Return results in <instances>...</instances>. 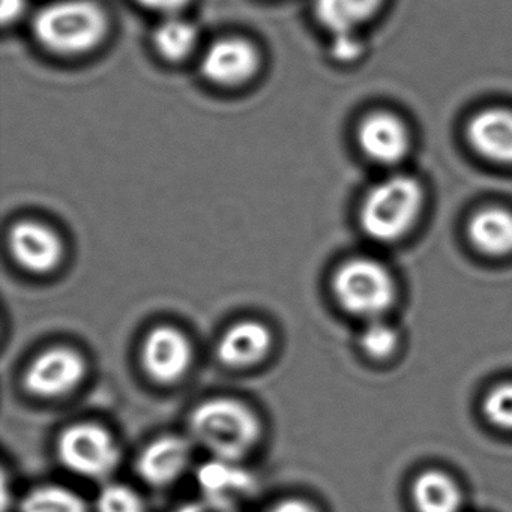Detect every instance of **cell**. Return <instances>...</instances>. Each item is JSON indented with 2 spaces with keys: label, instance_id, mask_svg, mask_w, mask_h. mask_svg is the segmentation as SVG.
Instances as JSON below:
<instances>
[{
  "label": "cell",
  "instance_id": "6da1fadb",
  "mask_svg": "<svg viewBox=\"0 0 512 512\" xmlns=\"http://www.w3.org/2000/svg\"><path fill=\"white\" fill-rule=\"evenodd\" d=\"M190 436L214 458L241 461L262 434L253 410L233 398L203 401L191 412Z\"/></svg>",
  "mask_w": 512,
  "mask_h": 512
},
{
  "label": "cell",
  "instance_id": "7a4b0ae2",
  "mask_svg": "<svg viewBox=\"0 0 512 512\" xmlns=\"http://www.w3.org/2000/svg\"><path fill=\"white\" fill-rule=\"evenodd\" d=\"M41 46L56 55H82L107 34V16L94 0H58L38 11L32 23Z\"/></svg>",
  "mask_w": 512,
  "mask_h": 512
},
{
  "label": "cell",
  "instance_id": "3957f363",
  "mask_svg": "<svg viewBox=\"0 0 512 512\" xmlns=\"http://www.w3.org/2000/svg\"><path fill=\"white\" fill-rule=\"evenodd\" d=\"M424 191L415 178L394 176L371 188L362 202L359 221L368 238L380 244L403 239L421 217Z\"/></svg>",
  "mask_w": 512,
  "mask_h": 512
},
{
  "label": "cell",
  "instance_id": "277c9868",
  "mask_svg": "<svg viewBox=\"0 0 512 512\" xmlns=\"http://www.w3.org/2000/svg\"><path fill=\"white\" fill-rule=\"evenodd\" d=\"M332 293L346 313L368 322L389 313L397 302L398 287L394 274L380 260L353 257L335 271Z\"/></svg>",
  "mask_w": 512,
  "mask_h": 512
},
{
  "label": "cell",
  "instance_id": "5b68a950",
  "mask_svg": "<svg viewBox=\"0 0 512 512\" xmlns=\"http://www.w3.org/2000/svg\"><path fill=\"white\" fill-rule=\"evenodd\" d=\"M58 457L70 472L85 478L101 479L115 472L121 452L109 431L86 422L71 425L61 434Z\"/></svg>",
  "mask_w": 512,
  "mask_h": 512
},
{
  "label": "cell",
  "instance_id": "8992f818",
  "mask_svg": "<svg viewBox=\"0 0 512 512\" xmlns=\"http://www.w3.org/2000/svg\"><path fill=\"white\" fill-rule=\"evenodd\" d=\"M85 376L86 361L77 350L52 347L31 362L23 383L35 397L58 398L74 391Z\"/></svg>",
  "mask_w": 512,
  "mask_h": 512
},
{
  "label": "cell",
  "instance_id": "52a82bcc",
  "mask_svg": "<svg viewBox=\"0 0 512 512\" xmlns=\"http://www.w3.org/2000/svg\"><path fill=\"white\" fill-rule=\"evenodd\" d=\"M193 362V349L187 335L173 326H158L146 335L142 364L148 376L158 383L178 382Z\"/></svg>",
  "mask_w": 512,
  "mask_h": 512
},
{
  "label": "cell",
  "instance_id": "ba28073f",
  "mask_svg": "<svg viewBox=\"0 0 512 512\" xmlns=\"http://www.w3.org/2000/svg\"><path fill=\"white\" fill-rule=\"evenodd\" d=\"M8 245L14 260L34 274L52 272L64 257V245L58 233L37 221L14 224L8 236Z\"/></svg>",
  "mask_w": 512,
  "mask_h": 512
},
{
  "label": "cell",
  "instance_id": "9c48e42d",
  "mask_svg": "<svg viewBox=\"0 0 512 512\" xmlns=\"http://www.w3.org/2000/svg\"><path fill=\"white\" fill-rule=\"evenodd\" d=\"M259 53L253 44L241 38L215 41L203 55V76L220 86H238L248 82L259 68Z\"/></svg>",
  "mask_w": 512,
  "mask_h": 512
},
{
  "label": "cell",
  "instance_id": "30bf717a",
  "mask_svg": "<svg viewBox=\"0 0 512 512\" xmlns=\"http://www.w3.org/2000/svg\"><path fill=\"white\" fill-rule=\"evenodd\" d=\"M358 142L371 161L392 166L406 158L410 134L406 125L392 113L376 112L359 125Z\"/></svg>",
  "mask_w": 512,
  "mask_h": 512
},
{
  "label": "cell",
  "instance_id": "8fae6325",
  "mask_svg": "<svg viewBox=\"0 0 512 512\" xmlns=\"http://www.w3.org/2000/svg\"><path fill=\"white\" fill-rule=\"evenodd\" d=\"M193 440L181 436H163L149 443L137 458V473L154 487L175 482L191 461Z\"/></svg>",
  "mask_w": 512,
  "mask_h": 512
},
{
  "label": "cell",
  "instance_id": "7c38bea8",
  "mask_svg": "<svg viewBox=\"0 0 512 512\" xmlns=\"http://www.w3.org/2000/svg\"><path fill=\"white\" fill-rule=\"evenodd\" d=\"M467 140L485 160L512 166V110L485 109L467 125Z\"/></svg>",
  "mask_w": 512,
  "mask_h": 512
},
{
  "label": "cell",
  "instance_id": "4fadbf2b",
  "mask_svg": "<svg viewBox=\"0 0 512 512\" xmlns=\"http://www.w3.org/2000/svg\"><path fill=\"white\" fill-rule=\"evenodd\" d=\"M271 347V331L263 323L244 320L224 332L217 355L227 367L247 368L265 359Z\"/></svg>",
  "mask_w": 512,
  "mask_h": 512
},
{
  "label": "cell",
  "instance_id": "5bb4252c",
  "mask_svg": "<svg viewBox=\"0 0 512 512\" xmlns=\"http://www.w3.org/2000/svg\"><path fill=\"white\" fill-rule=\"evenodd\" d=\"M467 238L479 254L512 256V212L500 206L479 209L467 224Z\"/></svg>",
  "mask_w": 512,
  "mask_h": 512
},
{
  "label": "cell",
  "instance_id": "9a60e30c",
  "mask_svg": "<svg viewBox=\"0 0 512 512\" xmlns=\"http://www.w3.org/2000/svg\"><path fill=\"white\" fill-rule=\"evenodd\" d=\"M197 481L203 496L236 502L241 496H247L254 490V478L241 461L214 458L199 467Z\"/></svg>",
  "mask_w": 512,
  "mask_h": 512
},
{
  "label": "cell",
  "instance_id": "2e32d148",
  "mask_svg": "<svg viewBox=\"0 0 512 512\" xmlns=\"http://www.w3.org/2000/svg\"><path fill=\"white\" fill-rule=\"evenodd\" d=\"M382 5L383 0H314V14L332 37L356 35Z\"/></svg>",
  "mask_w": 512,
  "mask_h": 512
},
{
  "label": "cell",
  "instance_id": "e0dca14e",
  "mask_svg": "<svg viewBox=\"0 0 512 512\" xmlns=\"http://www.w3.org/2000/svg\"><path fill=\"white\" fill-rule=\"evenodd\" d=\"M412 500L418 512H460L463 494L449 473L428 469L413 481Z\"/></svg>",
  "mask_w": 512,
  "mask_h": 512
},
{
  "label": "cell",
  "instance_id": "ac0fdd59",
  "mask_svg": "<svg viewBox=\"0 0 512 512\" xmlns=\"http://www.w3.org/2000/svg\"><path fill=\"white\" fill-rule=\"evenodd\" d=\"M199 40L196 26L181 17L167 16L154 34L158 53L167 61H182L187 58Z\"/></svg>",
  "mask_w": 512,
  "mask_h": 512
},
{
  "label": "cell",
  "instance_id": "d6986e66",
  "mask_svg": "<svg viewBox=\"0 0 512 512\" xmlns=\"http://www.w3.org/2000/svg\"><path fill=\"white\" fill-rule=\"evenodd\" d=\"M22 512H88L85 500L76 493L59 485L35 488L23 500Z\"/></svg>",
  "mask_w": 512,
  "mask_h": 512
},
{
  "label": "cell",
  "instance_id": "ffe728a7",
  "mask_svg": "<svg viewBox=\"0 0 512 512\" xmlns=\"http://www.w3.org/2000/svg\"><path fill=\"white\" fill-rule=\"evenodd\" d=\"M362 352L374 361H385L398 350L400 335L397 328L392 326L385 317L368 320L361 332Z\"/></svg>",
  "mask_w": 512,
  "mask_h": 512
},
{
  "label": "cell",
  "instance_id": "44dd1931",
  "mask_svg": "<svg viewBox=\"0 0 512 512\" xmlns=\"http://www.w3.org/2000/svg\"><path fill=\"white\" fill-rule=\"evenodd\" d=\"M481 412L488 424L512 433V380L497 383L485 392Z\"/></svg>",
  "mask_w": 512,
  "mask_h": 512
},
{
  "label": "cell",
  "instance_id": "7402d4cb",
  "mask_svg": "<svg viewBox=\"0 0 512 512\" xmlns=\"http://www.w3.org/2000/svg\"><path fill=\"white\" fill-rule=\"evenodd\" d=\"M97 512H145V503L127 485L110 484L98 494Z\"/></svg>",
  "mask_w": 512,
  "mask_h": 512
},
{
  "label": "cell",
  "instance_id": "603a6c76",
  "mask_svg": "<svg viewBox=\"0 0 512 512\" xmlns=\"http://www.w3.org/2000/svg\"><path fill=\"white\" fill-rule=\"evenodd\" d=\"M362 43L358 35H337L332 37V55L337 61L352 62L361 56Z\"/></svg>",
  "mask_w": 512,
  "mask_h": 512
},
{
  "label": "cell",
  "instance_id": "cb8c5ba5",
  "mask_svg": "<svg viewBox=\"0 0 512 512\" xmlns=\"http://www.w3.org/2000/svg\"><path fill=\"white\" fill-rule=\"evenodd\" d=\"M176 512H238L236 502L203 496L202 499L185 503Z\"/></svg>",
  "mask_w": 512,
  "mask_h": 512
},
{
  "label": "cell",
  "instance_id": "d4e9b609",
  "mask_svg": "<svg viewBox=\"0 0 512 512\" xmlns=\"http://www.w3.org/2000/svg\"><path fill=\"white\" fill-rule=\"evenodd\" d=\"M137 2L148 10L157 11L166 16H175L182 8L187 7L190 0H137Z\"/></svg>",
  "mask_w": 512,
  "mask_h": 512
},
{
  "label": "cell",
  "instance_id": "484cf974",
  "mask_svg": "<svg viewBox=\"0 0 512 512\" xmlns=\"http://www.w3.org/2000/svg\"><path fill=\"white\" fill-rule=\"evenodd\" d=\"M26 11V0H2V22H16Z\"/></svg>",
  "mask_w": 512,
  "mask_h": 512
},
{
  "label": "cell",
  "instance_id": "4316f807",
  "mask_svg": "<svg viewBox=\"0 0 512 512\" xmlns=\"http://www.w3.org/2000/svg\"><path fill=\"white\" fill-rule=\"evenodd\" d=\"M269 512H317V509L305 500L287 499L277 503Z\"/></svg>",
  "mask_w": 512,
  "mask_h": 512
}]
</instances>
